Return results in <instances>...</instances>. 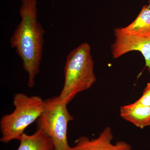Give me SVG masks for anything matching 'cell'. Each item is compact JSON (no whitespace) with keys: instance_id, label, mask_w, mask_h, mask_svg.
<instances>
[{"instance_id":"cell-7","label":"cell","mask_w":150,"mask_h":150,"mask_svg":"<svg viewBox=\"0 0 150 150\" xmlns=\"http://www.w3.org/2000/svg\"><path fill=\"white\" fill-rule=\"evenodd\" d=\"M120 115L125 121L139 129L150 126V107L137 101L121 106Z\"/></svg>"},{"instance_id":"cell-10","label":"cell","mask_w":150,"mask_h":150,"mask_svg":"<svg viewBox=\"0 0 150 150\" xmlns=\"http://www.w3.org/2000/svg\"><path fill=\"white\" fill-rule=\"evenodd\" d=\"M136 101L143 105L150 107V82L147 83L142 96Z\"/></svg>"},{"instance_id":"cell-9","label":"cell","mask_w":150,"mask_h":150,"mask_svg":"<svg viewBox=\"0 0 150 150\" xmlns=\"http://www.w3.org/2000/svg\"><path fill=\"white\" fill-rule=\"evenodd\" d=\"M115 30L126 34H140L150 33V9L148 6L142 7L137 18L126 27L117 28Z\"/></svg>"},{"instance_id":"cell-8","label":"cell","mask_w":150,"mask_h":150,"mask_svg":"<svg viewBox=\"0 0 150 150\" xmlns=\"http://www.w3.org/2000/svg\"><path fill=\"white\" fill-rule=\"evenodd\" d=\"M19 141L17 150H54L50 138L39 129L31 135L24 133Z\"/></svg>"},{"instance_id":"cell-2","label":"cell","mask_w":150,"mask_h":150,"mask_svg":"<svg viewBox=\"0 0 150 150\" xmlns=\"http://www.w3.org/2000/svg\"><path fill=\"white\" fill-rule=\"evenodd\" d=\"M94 62L89 44L84 43L71 51L64 67V82L59 96L68 105L78 94L89 89L96 81Z\"/></svg>"},{"instance_id":"cell-3","label":"cell","mask_w":150,"mask_h":150,"mask_svg":"<svg viewBox=\"0 0 150 150\" xmlns=\"http://www.w3.org/2000/svg\"><path fill=\"white\" fill-rule=\"evenodd\" d=\"M44 104V100L39 96L16 93L13 97V111L3 116L0 121L1 142L8 144L13 140L19 141L25 129L40 117Z\"/></svg>"},{"instance_id":"cell-5","label":"cell","mask_w":150,"mask_h":150,"mask_svg":"<svg viewBox=\"0 0 150 150\" xmlns=\"http://www.w3.org/2000/svg\"><path fill=\"white\" fill-rule=\"evenodd\" d=\"M114 35L115 39L111 46L112 58L117 59L131 51H139L150 74V33L126 34L114 30Z\"/></svg>"},{"instance_id":"cell-1","label":"cell","mask_w":150,"mask_h":150,"mask_svg":"<svg viewBox=\"0 0 150 150\" xmlns=\"http://www.w3.org/2000/svg\"><path fill=\"white\" fill-rule=\"evenodd\" d=\"M19 14L21 20L11 37V46L21 59L28 86L32 88L40 72L45 30L38 20L37 0H21Z\"/></svg>"},{"instance_id":"cell-6","label":"cell","mask_w":150,"mask_h":150,"mask_svg":"<svg viewBox=\"0 0 150 150\" xmlns=\"http://www.w3.org/2000/svg\"><path fill=\"white\" fill-rule=\"evenodd\" d=\"M113 139L111 128L107 126L95 139L85 136L79 137L71 147V150H132L131 145L124 141L112 144Z\"/></svg>"},{"instance_id":"cell-11","label":"cell","mask_w":150,"mask_h":150,"mask_svg":"<svg viewBox=\"0 0 150 150\" xmlns=\"http://www.w3.org/2000/svg\"><path fill=\"white\" fill-rule=\"evenodd\" d=\"M148 6H149V8L150 9V0L149 1V5H148Z\"/></svg>"},{"instance_id":"cell-4","label":"cell","mask_w":150,"mask_h":150,"mask_svg":"<svg viewBox=\"0 0 150 150\" xmlns=\"http://www.w3.org/2000/svg\"><path fill=\"white\" fill-rule=\"evenodd\" d=\"M44 110L36 121L38 129L44 132L51 139L54 150H71L67 139L68 126L74 119L67 109V105L59 96L44 100Z\"/></svg>"}]
</instances>
